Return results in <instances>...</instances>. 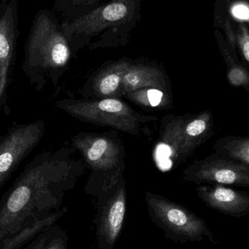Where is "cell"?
I'll return each mask as SVG.
<instances>
[{"instance_id":"6da1fadb","label":"cell","mask_w":249,"mask_h":249,"mask_svg":"<svg viewBox=\"0 0 249 249\" xmlns=\"http://www.w3.org/2000/svg\"><path fill=\"white\" fill-rule=\"evenodd\" d=\"M62 166L52 154L37 155L0 200V242L58 209L63 191Z\"/></svg>"},{"instance_id":"7a4b0ae2","label":"cell","mask_w":249,"mask_h":249,"mask_svg":"<svg viewBox=\"0 0 249 249\" xmlns=\"http://www.w3.org/2000/svg\"><path fill=\"white\" fill-rule=\"evenodd\" d=\"M142 0H110L91 11L61 22L70 49L124 46L142 16Z\"/></svg>"},{"instance_id":"3957f363","label":"cell","mask_w":249,"mask_h":249,"mask_svg":"<svg viewBox=\"0 0 249 249\" xmlns=\"http://www.w3.org/2000/svg\"><path fill=\"white\" fill-rule=\"evenodd\" d=\"M70 55L71 49L61 23L50 10H39L25 45L22 64L29 83L40 90L48 79L56 81Z\"/></svg>"},{"instance_id":"277c9868","label":"cell","mask_w":249,"mask_h":249,"mask_svg":"<svg viewBox=\"0 0 249 249\" xmlns=\"http://www.w3.org/2000/svg\"><path fill=\"white\" fill-rule=\"evenodd\" d=\"M146 201L149 217L168 239L181 244L205 239L219 244L204 219L187 208L151 193L146 194Z\"/></svg>"},{"instance_id":"5b68a950","label":"cell","mask_w":249,"mask_h":249,"mask_svg":"<svg viewBox=\"0 0 249 249\" xmlns=\"http://www.w3.org/2000/svg\"><path fill=\"white\" fill-rule=\"evenodd\" d=\"M93 193L97 196L93 219L96 249H114L125 219V190L118 184L104 187Z\"/></svg>"},{"instance_id":"8992f818","label":"cell","mask_w":249,"mask_h":249,"mask_svg":"<svg viewBox=\"0 0 249 249\" xmlns=\"http://www.w3.org/2000/svg\"><path fill=\"white\" fill-rule=\"evenodd\" d=\"M45 133L43 121L15 124L0 136V190Z\"/></svg>"},{"instance_id":"52a82bcc","label":"cell","mask_w":249,"mask_h":249,"mask_svg":"<svg viewBox=\"0 0 249 249\" xmlns=\"http://www.w3.org/2000/svg\"><path fill=\"white\" fill-rule=\"evenodd\" d=\"M18 0H0V112L10 114L9 86L13 79L18 37Z\"/></svg>"},{"instance_id":"ba28073f","label":"cell","mask_w":249,"mask_h":249,"mask_svg":"<svg viewBox=\"0 0 249 249\" xmlns=\"http://www.w3.org/2000/svg\"><path fill=\"white\" fill-rule=\"evenodd\" d=\"M187 181L249 187V165L214 153L196 161L185 171Z\"/></svg>"},{"instance_id":"9c48e42d","label":"cell","mask_w":249,"mask_h":249,"mask_svg":"<svg viewBox=\"0 0 249 249\" xmlns=\"http://www.w3.org/2000/svg\"><path fill=\"white\" fill-rule=\"evenodd\" d=\"M57 107L83 121L109 124L130 131L137 119L136 112L121 101L115 99L91 102L64 100L58 102Z\"/></svg>"},{"instance_id":"30bf717a","label":"cell","mask_w":249,"mask_h":249,"mask_svg":"<svg viewBox=\"0 0 249 249\" xmlns=\"http://www.w3.org/2000/svg\"><path fill=\"white\" fill-rule=\"evenodd\" d=\"M199 198L211 209L231 217L249 214V194L221 184L200 186L196 190Z\"/></svg>"},{"instance_id":"8fae6325","label":"cell","mask_w":249,"mask_h":249,"mask_svg":"<svg viewBox=\"0 0 249 249\" xmlns=\"http://www.w3.org/2000/svg\"><path fill=\"white\" fill-rule=\"evenodd\" d=\"M213 135V118L209 111L202 112L181 127L182 153L191 155L193 151Z\"/></svg>"},{"instance_id":"7c38bea8","label":"cell","mask_w":249,"mask_h":249,"mask_svg":"<svg viewBox=\"0 0 249 249\" xmlns=\"http://www.w3.org/2000/svg\"><path fill=\"white\" fill-rule=\"evenodd\" d=\"M63 211H56L42 218L7 239L0 242V249H20L26 246L38 233L48 227L53 225L64 215Z\"/></svg>"},{"instance_id":"4fadbf2b","label":"cell","mask_w":249,"mask_h":249,"mask_svg":"<svg viewBox=\"0 0 249 249\" xmlns=\"http://www.w3.org/2000/svg\"><path fill=\"white\" fill-rule=\"evenodd\" d=\"M217 36L219 48L227 65V79L231 86L244 89L249 93V67L234 58L231 49L227 47L222 36Z\"/></svg>"},{"instance_id":"5bb4252c","label":"cell","mask_w":249,"mask_h":249,"mask_svg":"<svg viewBox=\"0 0 249 249\" xmlns=\"http://www.w3.org/2000/svg\"><path fill=\"white\" fill-rule=\"evenodd\" d=\"M215 153L249 165V136H225L216 141Z\"/></svg>"},{"instance_id":"9a60e30c","label":"cell","mask_w":249,"mask_h":249,"mask_svg":"<svg viewBox=\"0 0 249 249\" xmlns=\"http://www.w3.org/2000/svg\"><path fill=\"white\" fill-rule=\"evenodd\" d=\"M68 241L67 232L53 225L41 231L23 249H68Z\"/></svg>"},{"instance_id":"2e32d148","label":"cell","mask_w":249,"mask_h":249,"mask_svg":"<svg viewBox=\"0 0 249 249\" xmlns=\"http://www.w3.org/2000/svg\"><path fill=\"white\" fill-rule=\"evenodd\" d=\"M130 64L127 61H121L107 69L96 82V90L103 96L115 94L122 84L123 79Z\"/></svg>"},{"instance_id":"e0dca14e","label":"cell","mask_w":249,"mask_h":249,"mask_svg":"<svg viewBox=\"0 0 249 249\" xmlns=\"http://www.w3.org/2000/svg\"><path fill=\"white\" fill-rule=\"evenodd\" d=\"M102 0H56L54 8L64 15V20L83 16L100 5Z\"/></svg>"},{"instance_id":"ac0fdd59","label":"cell","mask_w":249,"mask_h":249,"mask_svg":"<svg viewBox=\"0 0 249 249\" xmlns=\"http://www.w3.org/2000/svg\"><path fill=\"white\" fill-rule=\"evenodd\" d=\"M109 142L103 138H98L87 149L88 159L91 162H99L109 151Z\"/></svg>"},{"instance_id":"d6986e66","label":"cell","mask_w":249,"mask_h":249,"mask_svg":"<svg viewBox=\"0 0 249 249\" xmlns=\"http://www.w3.org/2000/svg\"><path fill=\"white\" fill-rule=\"evenodd\" d=\"M237 48L249 67V29L244 23H239L236 32Z\"/></svg>"},{"instance_id":"ffe728a7","label":"cell","mask_w":249,"mask_h":249,"mask_svg":"<svg viewBox=\"0 0 249 249\" xmlns=\"http://www.w3.org/2000/svg\"><path fill=\"white\" fill-rule=\"evenodd\" d=\"M146 94L148 103H149V106L152 107H158L162 102L163 93L158 89H149L146 91Z\"/></svg>"},{"instance_id":"44dd1931","label":"cell","mask_w":249,"mask_h":249,"mask_svg":"<svg viewBox=\"0 0 249 249\" xmlns=\"http://www.w3.org/2000/svg\"><path fill=\"white\" fill-rule=\"evenodd\" d=\"M235 16L241 18H248L249 13L248 10L244 7H238L235 10Z\"/></svg>"}]
</instances>
